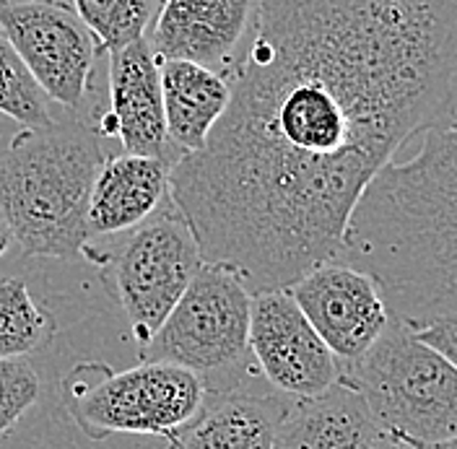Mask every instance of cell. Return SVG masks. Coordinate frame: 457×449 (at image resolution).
<instances>
[{
  "mask_svg": "<svg viewBox=\"0 0 457 449\" xmlns=\"http://www.w3.org/2000/svg\"><path fill=\"white\" fill-rule=\"evenodd\" d=\"M457 110V0H262L227 112L170 200L205 262L253 294L343 260L400 148Z\"/></svg>",
  "mask_w": 457,
  "mask_h": 449,
  "instance_id": "cell-1",
  "label": "cell"
},
{
  "mask_svg": "<svg viewBox=\"0 0 457 449\" xmlns=\"http://www.w3.org/2000/svg\"><path fill=\"white\" fill-rule=\"evenodd\" d=\"M371 273L393 314L421 325L457 312V110L390 162L359 200L345 254Z\"/></svg>",
  "mask_w": 457,
  "mask_h": 449,
  "instance_id": "cell-2",
  "label": "cell"
},
{
  "mask_svg": "<svg viewBox=\"0 0 457 449\" xmlns=\"http://www.w3.org/2000/svg\"><path fill=\"white\" fill-rule=\"evenodd\" d=\"M104 159L96 130L76 120L21 128L0 148V219L21 253L86 254V213Z\"/></svg>",
  "mask_w": 457,
  "mask_h": 449,
  "instance_id": "cell-3",
  "label": "cell"
},
{
  "mask_svg": "<svg viewBox=\"0 0 457 449\" xmlns=\"http://www.w3.org/2000/svg\"><path fill=\"white\" fill-rule=\"evenodd\" d=\"M60 395L73 423L102 442L117 434L170 439L198 413L208 390L185 366L143 359L122 371L104 362H81L65 371Z\"/></svg>",
  "mask_w": 457,
  "mask_h": 449,
  "instance_id": "cell-4",
  "label": "cell"
},
{
  "mask_svg": "<svg viewBox=\"0 0 457 449\" xmlns=\"http://www.w3.org/2000/svg\"><path fill=\"white\" fill-rule=\"evenodd\" d=\"M341 379L361 393L385 431L416 442L457 437V366L395 314L359 362L343 366Z\"/></svg>",
  "mask_w": 457,
  "mask_h": 449,
  "instance_id": "cell-5",
  "label": "cell"
},
{
  "mask_svg": "<svg viewBox=\"0 0 457 449\" xmlns=\"http://www.w3.org/2000/svg\"><path fill=\"white\" fill-rule=\"evenodd\" d=\"M253 291L234 270L203 262L143 359L170 362L198 374L208 393H228L242 382L250 356Z\"/></svg>",
  "mask_w": 457,
  "mask_h": 449,
  "instance_id": "cell-6",
  "label": "cell"
},
{
  "mask_svg": "<svg viewBox=\"0 0 457 449\" xmlns=\"http://www.w3.org/2000/svg\"><path fill=\"white\" fill-rule=\"evenodd\" d=\"M203 262L195 234L174 205L170 213L133 229L117 253L96 260L102 281L141 348L156 336Z\"/></svg>",
  "mask_w": 457,
  "mask_h": 449,
  "instance_id": "cell-7",
  "label": "cell"
},
{
  "mask_svg": "<svg viewBox=\"0 0 457 449\" xmlns=\"http://www.w3.org/2000/svg\"><path fill=\"white\" fill-rule=\"evenodd\" d=\"M0 31L50 102L84 104L102 50L65 0H0Z\"/></svg>",
  "mask_w": 457,
  "mask_h": 449,
  "instance_id": "cell-8",
  "label": "cell"
},
{
  "mask_svg": "<svg viewBox=\"0 0 457 449\" xmlns=\"http://www.w3.org/2000/svg\"><path fill=\"white\" fill-rule=\"evenodd\" d=\"M250 353L284 397H314L341 382V359L320 337L288 288L253 294Z\"/></svg>",
  "mask_w": 457,
  "mask_h": 449,
  "instance_id": "cell-9",
  "label": "cell"
},
{
  "mask_svg": "<svg viewBox=\"0 0 457 449\" xmlns=\"http://www.w3.org/2000/svg\"><path fill=\"white\" fill-rule=\"evenodd\" d=\"M288 291L343 366L359 362L393 320L377 279L343 260L314 268Z\"/></svg>",
  "mask_w": 457,
  "mask_h": 449,
  "instance_id": "cell-10",
  "label": "cell"
},
{
  "mask_svg": "<svg viewBox=\"0 0 457 449\" xmlns=\"http://www.w3.org/2000/svg\"><path fill=\"white\" fill-rule=\"evenodd\" d=\"M262 16V0H164L151 47L159 60H187L234 79Z\"/></svg>",
  "mask_w": 457,
  "mask_h": 449,
  "instance_id": "cell-11",
  "label": "cell"
},
{
  "mask_svg": "<svg viewBox=\"0 0 457 449\" xmlns=\"http://www.w3.org/2000/svg\"><path fill=\"white\" fill-rule=\"evenodd\" d=\"M96 136H114L125 154L164 159L171 167L182 156L167 133L162 60L148 37L110 53V107Z\"/></svg>",
  "mask_w": 457,
  "mask_h": 449,
  "instance_id": "cell-12",
  "label": "cell"
},
{
  "mask_svg": "<svg viewBox=\"0 0 457 449\" xmlns=\"http://www.w3.org/2000/svg\"><path fill=\"white\" fill-rule=\"evenodd\" d=\"M170 162L154 156L120 154L104 159L88 200V239L125 234L145 224L170 200Z\"/></svg>",
  "mask_w": 457,
  "mask_h": 449,
  "instance_id": "cell-13",
  "label": "cell"
},
{
  "mask_svg": "<svg viewBox=\"0 0 457 449\" xmlns=\"http://www.w3.org/2000/svg\"><path fill=\"white\" fill-rule=\"evenodd\" d=\"M379 431L367 400L341 379L314 397H288L273 449H374Z\"/></svg>",
  "mask_w": 457,
  "mask_h": 449,
  "instance_id": "cell-14",
  "label": "cell"
},
{
  "mask_svg": "<svg viewBox=\"0 0 457 449\" xmlns=\"http://www.w3.org/2000/svg\"><path fill=\"white\" fill-rule=\"evenodd\" d=\"M288 397L208 393L200 411L170 437L167 449H273Z\"/></svg>",
  "mask_w": 457,
  "mask_h": 449,
  "instance_id": "cell-15",
  "label": "cell"
},
{
  "mask_svg": "<svg viewBox=\"0 0 457 449\" xmlns=\"http://www.w3.org/2000/svg\"><path fill=\"white\" fill-rule=\"evenodd\" d=\"M162 96L171 143L179 154H193L227 112L231 81L198 62L162 60Z\"/></svg>",
  "mask_w": 457,
  "mask_h": 449,
  "instance_id": "cell-16",
  "label": "cell"
},
{
  "mask_svg": "<svg viewBox=\"0 0 457 449\" xmlns=\"http://www.w3.org/2000/svg\"><path fill=\"white\" fill-rule=\"evenodd\" d=\"M55 314L39 304L21 279H0V362H19L50 345Z\"/></svg>",
  "mask_w": 457,
  "mask_h": 449,
  "instance_id": "cell-17",
  "label": "cell"
},
{
  "mask_svg": "<svg viewBox=\"0 0 457 449\" xmlns=\"http://www.w3.org/2000/svg\"><path fill=\"white\" fill-rule=\"evenodd\" d=\"M84 21L102 55L145 39L164 0H65Z\"/></svg>",
  "mask_w": 457,
  "mask_h": 449,
  "instance_id": "cell-18",
  "label": "cell"
},
{
  "mask_svg": "<svg viewBox=\"0 0 457 449\" xmlns=\"http://www.w3.org/2000/svg\"><path fill=\"white\" fill-rule=\"evenodd\" d=\"M0 112L21 128H42L55 117L50 114V96L31 79L13 45L0 31Z\"/></svg>",
  "mask_w": 457,
  "mask_h": 449,
  "instance_id": "cell-19",
  "label": "cell"
},
{
  "mask_svg": "<svg viewBox=\"0 0 457 449\" xmlns=\"http://www.w3.org/2000/svg\"><path fill=\"white\" fill-rule=\"evenodd\" d=\"M42 382L37 369L27 359L0 362V437L11 434L16 423L39 400Z\"/></svg>",
  "mask_w": 457,
  "mask_h": 449,
  "instance_id": "cell-20",
  "label": "cell"
},
{
  "mask_svg": "<svg viewBox=\"0 0 457 449\" xmlns=\"http://www.w3.org/2000/svg\"><path fill=\"white\" fill-rule=\"evenodd\" d=\"M408 328L416 333L419 340L436 348L445 359H450L457 366V312L445 314V317H434L421 325H408Z\"/></svg>",
  "mask_w": 457,
  "mask_h": 449,
  "instance_id": "cell-21",
  "label": "cell"
},
{
  "mask_svg": "<svg viewBox=\"0 0 457 449\" xmlns=\"http://www.w3.org/2000/svg\"><path fill=\"white\" fill-rule=\"evenodd\" d=\"M374 449H416L403 434H395V431H379V437H377V445Z\"/></svg>",
  "mask_w": 457,
  "mask_h": 449,
  "instance_id": "cell-22",
  "label": "cell"
},
{
  "mask_svg": "<svg viewBox=\"0 0 457 449\" xmlns=\"http://www.w3.org/2000/svg\"><path fill=\"white\" fill-rule=\"evenodd\" d=\"M408 439V437H405ZM416 449H457V437L450 439H439V442H416V439H408Z\"/></svg>",
  "mask_w": 457,
  "mask_h": 449,
  "instance_id": "cell-23",
  "label": "cell"
},
{
  "mask_svg": "<svg viewBox=\"0 0 457 449\" xmlns=\"http://www.w3.org/2000/svg\"><path fill=\"white\" fill-rule=\"evenodd\" d=\"M11 245H13V234H11V229L5 226V221L0 219V257L11 250Z\"/></svg>",
  "mask_w": 457,
  "mask_h": 449,
  "instance_id": "cell-24",
  "label": "cell"
}]
</instances>
